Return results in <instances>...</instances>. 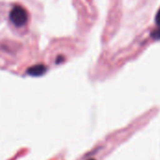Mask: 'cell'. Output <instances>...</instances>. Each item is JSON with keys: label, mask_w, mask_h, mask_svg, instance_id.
Wrapping results in <instances>:
<instances>
[{"label": "cell", "mask_w": 160, "mask_h": 160, "mask_svg": "<svg viewBox=\"0 0 160 160\" xmlns=\"http://www.w3.org/2000/svg\"><path fill=\"white\" fill-rule=\"evenodd\" d=\"M10 22L17 27H22L28 22V13L24 8L21 6L14 7L9 13Z\"/></svg>", "instance_id": "6da1fadb"}, {"label": "cell", "mask_w": 160, "mask_h": 160, "mask_svg": "<svg viewBox=\"0 0 160 160\" xmlns=\"http://www.w3.org/2000/svg\"><path fill=\"white\" fill-rule=\"evenodd\" d=\"M46 71H47V67L42 64H38L30 67L27 69V74L33 77H38V76H42Z\"/></svg>", "instance_id": "7a4b0ae2"}, {"label": "cell", "mask_w": 160, "mask_h": 160, "mask_svg": "<svg viewBox=\"0 0 160 160\" xmlns=\"http://www.w3.org/2000/svg\"><path fill=\"white\" fill-rule=\"evenodd\" d=\"M151 37H152L154 39H156V40H158V39H160V25L159 26H158V28H157V29H155V30H153V31H152V33H151Z\"/></svg>", "instance_id": "3957f363"}, {"label": "cell", "mask_w": 160, "mask_h": 160, "mask_svg": "<svg viewBox=\"0 0 160 160\" xmlns=\"http://www.w3.org/2000/svg\"><path fill=\"white\" fill-rule=\"evenodd\" d=\"M156 23L158 26L160 25V8L158 9V13H157V16H156Z\"/></svg>", "instance_id": "277c9868"}]
</instances>
